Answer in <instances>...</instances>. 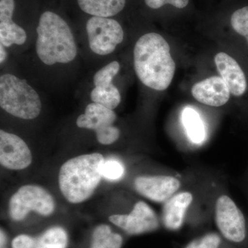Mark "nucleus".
Wrapping results in <instances>:
<instances>
[{
	"mask_svg": "<svg viewBox=\"0 0 248 248\" xmlns=\"http://www.w3.org/2000/svg\"><path fill=\"white\" fill-rule=\"evenodd\" d=\"M133 62L135 73L142 84L158 91L169 87L176 65L169 43L162 36L154 32L141 36L134 47Z\"/></svg>",
	"mask_w": 248,
	"mask_h": 248,
	"instance_id": "f03ea898",
	"label": "nucleus"
},
{
	"mask_svg": "<svg viewBox=\"0 0 248 248\" xmlns=\"http://www.w3.org/2000/svg\"><path fill=\"white\" fill-rule=\"evenodd\" d=\"M147 9L153 11H161L165 7H171L177 11L186 10L190 5L191 0H142Z\"/></svg>",
	"mask_w": 248,
	"mask_h": 248,
	"instance_id": "5701e85b",
	"label": "nucleus"
},
{
	"mask_svg": "<svg viewBox=\"0 0 248 248\" xmlns=\"http://www.w3.org/2000/svg\"><path fill=\"white\" fill-rule=\"evenodd\" d=\"M215 62L221 78L228 86L231 94L241 97L247 90L246 75L238 62L226 53L217 54Z\"/></svg>",
	"mask_w": 248,
	"mask_h": 248,
	"instance_id": "4468645a",
	"label": "nucleus"
},
{
	"mask_svg": "<svg viewBox=\"0 0 248 248\" xmlns=\"http://www.w3.org/2000/svg\"><path fill=\"white\" fill-rule=\"evenodd\" d=\"M35 49L39 60L48 66L68 64L78 57L71 24L58 10L46 9L39 14Z\"/></svg>",
	"mask_w": 248,
	"mask_h": 248,
	"instance_id": "f257e3e1",
	"label": "nucleus"
},
{
	"mask_svg": "<svg viewBox=\"0 0 248 248\" xmlns=\"http://www.w3.org/2000/svg\"><path fill=\"white\" fill-rule=\"evenodd\" d=\"M182 122L191 141L194 143H201L204 141L205 127L197 111L191 108H186L182 112Z\"/></svg>",
	"mask_w": 248,
	"mask_h": 248,
	"instance_id": "a211bd4d",
	"label": "nucleus"
},
{
	"mask_svg": "<svg viewBox=\"0 0 248 248\" xmlns=\"http://www.w3.org/2000/svg\"><path fill=\"white\" fill-rule=\"evenodd\" d=\"M116 120L115 111L92 102L77 119L76 124L80 128L94 130L101 144L110 145L120 137V129L113 125Z\"/></svg>",
	"mask_w": 248,
	"mask_h": 248,
	"instance_id": "0eeeda50",
	"label": "nucleus"
},
{
	"mask_svg": "<svg viewBox=\"0 0 248 248\" xmlns=\"http://www.w3.org/2000/svg\"><path fill=\"white\" fill-rule=\"evenodd\" d=\"M125 169L123 165L116 160L104 161L102 166V177L108 180H118L123 177Z\"/></svg>",
	"mask_w": 248,
	"mask_h": 248,
	"instance_id": "b1692460",
	"label": "nucleus"
},
{
	"mask_svg": "<svg viewBox=\"0 0 248 248\" xmlns=\"http://www.w3.org/2000/svg\"><path fill=\"white\" fill-rule=\"evenodd\" d=\"M215 222L225 239L235 244H241L247 238L246 217L241 209L228 195H221L215 205Z\"/></svg>",
	"mask_w": 248,
	"mask_h": 248,
	"instance_id": "6e6552de",
	"label": "nucleus"
},
{
	"mask_svg": "<svg viewBox=\"0 0 248 248\" xmlns=\"http://www.w3.org/2000/svg\"><path fill=\"white\" fill-rule=\"evenodd\" d=\"M104 161L102 155L95 153L80 155L62 165L59 186L67 201L79 203L91 197L102 179Z\"/></svg>",
	"mask_w": 248,
	"mask_h": 248,
	"instance_id": "7ed1b4c3",
	"label": "nucleus"
},
{
	"mask_svg": "<svg viewBox=\"0 0 248 248\" xmlns=\"http://www.w3.org/2000/svg\"><path fill=\"white\" fill-rule=\"evenodd\" d=\"M55 203L53 196L44 187L37 185L22 186L10 199L9 213L14 221H22L31 211L44 217L54 213Z\"/></svg>",
	"mask_w": 248,
	"mask_h": 248,
	"instance_id": "423d86ee",
	"label": "nucleus"
},
{
	"mask_svg": "<svg viewBox=\"0 0 248 248\" xmlns=\"http://www.w3.org/2000/svg\"><path fill=\"white\" fill-rule=\"evenodd\" d=\"M229 23L233 30L244 37L248 44V4L234 9L229 16Z\"/></svg>",
	"mask_w": 248,
	"mask_h": 248,
	"instance_id": "412c9836",
	"label": "nucleus"
},
{
	"mask_svg": "<svg viewBox=\"0 0 248 248\" xmlns=\"http://www.w3.org/2000/svg\"><path fill=\"white\" fill-rule=\"evenodd\" d=\"M32 162V155L26 142L15 134L0 130V163L10 170L27 169Z\"/></svg>",
	"mask_w": 248,
	"mask_h": 248,
	"instance_id": "9d476101",
	"label": "nucleus"
},
{
	"mask_svg": "<svg viewBox=\"0 0 248 248\" xmlns=\"http://www.w3.org/2000/svg\"><path fill=\"white\" fill-rule=\"evenodd\" d=\"M0 107L14 117L31 120L40 115L42 105L38 93L27 80L4 73L0 76Z\"/></svg>",
	"mask_w": 248,
	"mask_h": 248,
	"instance_id": "20e7f679",
	"label": "nucleus"
},
{
	"mask_svg": "<svg viewBox=\"0 0 248 248\" xmlns=\"http://www.w3.org/2000/svg\"><path fill=\"white\" fill-rule=\"evenodd\" d=\"M16 0H0V45L6 48L22 46L27 42L25 29L15 20Z\"/></svg>",
	"mask_w": 248,
	"mask_h": 248,
	"instance_id": "f8f14e48",
	"label": "nucleus"
},
{
	"mask_svg": "<svg viewBox=\"0 0 248 248\" xmlns=\"http://www.w3.org/2000/svg\"><path fill=\"white\" fill-rule=\"evenodd\" d=\"M109 221L132 236L152 232L159 228L157 215L150 205L141 201L135 204L130 214L112 215L109 217Z\"/></svg>",
	"mask_w": 248,
	"mask_h": 248,
	"instance_id": "1a4fd4ad",
	"label": "nucleus"
},
{
	"mask_svg": "<svg viewBox=\"0 0 248 248\" xmlns=\"http://www.w3.org/2000/svg\"><path fill=\"white\" fill-rule=\"evenodd\" d=\"M78 9L86 16L116 17L126 9L128 0H75Z\"/></svg>",
	"mask_w": 248,
	"mask_h": 248,
	"instance_id": "dca6fc26",
	"label": "nucleus"
},
{
	"mask_svg": "<svg viewBox=\"0 0 248 248\" xmlns=\"http://www.w3.org/2000/svg\"><path fill=\"white\" fill-rule=\"evenodd\" d=\"M134 185L143 197L156 203H164L177 194L181 182L172 176H142L135 179Z\"/></svg>",
	"mask_w": 248,
	"mask_h": 248,
	"instance_id": "9b49d317",
	"label": "nucleus"
},
{
	"mask_svg": "<svg viewBox=\"0 0 248 248\" xmlns=\"http://www.w3.org/2000/svg\"><path fill=\"white\" fill-rule=\"evenodd\" d=\"M6 244H7V236H6L5 232L1 229V232H0V248H4Z\"/></svg>",
	"mask_w": 248,
	"mask_h": 248,
	"instance_id": "cd10ccee",
	"label": "nucleus"
},
{
	"mask_svg": "<svg viewBox=\"0 0 248 248\" xmlns=\"http://www.w3.org/2000/svg\"><path fill=\"white\" fill-rule=\"evenodd\" d=\"M84 27L89 48L99 56L110 55L124 40V28L115 17L87 16Z\"/></svg>",
	"mask_w": 248,
	"mask_h": 248,
	"instance_id": "39448f33",
	"label": "nucleus"
},
{
	"mask_svg": "<svg viewBox=\"0 0 248 248\" xmlns=\"http://www.w3.org/2000/svg\"><path fill=\"white\" fill-rule=\"evenodd\" d=\"M123 243L122 235L113 232L108 225L101 224L93 232L89 248H122Z\"/></svg>",
	"mask_w": 248,
	"mask_h": 248,
	"instance_id": "f3484780",
	"label": "nucleus"
},
{
	"mask_svg": "<svg viewBox=\"0 0 248 248\" xmlns=\"http://www.w3.org/2000/svg\"><path fill=\"white\" fill-rule=\"evenodd\" d=\"M36 239L31 235L18 234L11 241V248H35Z\"/></svg>",
	"mask_w": 248,
	"mask_h": 248,
	"instance_id": "a878e982",
	"label": "nucleus"
},
{
	"mask_svg": "<svg viewBox=\"0 0 248 248\" xmlns=\"http://www.w3.org/2000/svg\"><path fill=\"white\" fill-rule=\"evenodd\" d=\"M193 197L189 192L175 194L165 202L162 210V221L165 228L177 231L184 223L186 212L192 203Z\"/></svg>",
	"mask_w": 248,
	"mask_h": 248,
	"instance_id": "2eb2a0df",
	"label": "nucleus"
},
{
	"mask_svg": "<svg viewBox=\"0 0 248 248\" xmlns=\"http://www.w3.org/2000/svg\"><path fill=\"white\" fill-rule=\"evenodd\" d=\"M90 97L93 103L100 104L111 110H115L122 101L120 90L114 84L94 86L90 93Z\"/></svg>",
	"mask_w": 248,
	"mask_h": 248,
	"instance_id": "6ab92c4d",
	"label": "nucleus"
},
{
	"mask_svg": "<svg viewBox=\"0 0 248 248\" xmlns=\"http://www.w3.org/2000/svg\"><path fill=\"white\" fill-rule=\"evenodd\" d=\"M120 68L118 62L112 61L98 70L93 76L94 86H108L113 84L114 78L118 74Z\"/></svg>",
	"mask_w": 248,
	"mask_h": 248,
	"instance_id": "4be33fe9",
	"label": "nucleus"
},
{
	"mask_svg": "<svg viewBox=\"0 0 248 248\" xmlns=\"http://www.w3.org/2000/svg\"><path fill=\"white\" fill-rule=\"evenodd\" d=\"M68 244L69 237L66 230L62 227L53 226L36 240L35 248H67Z\"/></svg>",
	"mask_w": 248,
	"mask_h": 248,
	"instance_id": "aec40b11",
	"label": "nucleus"
},
{
	"mask_svg": "<svg viewBox=\"0 0 248 248\" xmlns=\"http://www.w3.org/2000/svg\"><path fill=\"white\" fill-rule=\"evenodd\" d=\"M8 58L7 50L6 47L2 45H0V63L2 65Z\"/></svg>",
	"mask_w": 248,
	"mask_h": 248,
	"instance_id": "bb28decb",
	"label": "nucleus"
},
{
	"mask_svg": "<svg viewBox=\"0 0 248 248\" xmlns=\"http://www.w3.org/2000/svg\"><path fill=\"white\" fill-rule=\"evenodd\" d=\"M192 94L196 100L210 107L225 105L231 97V91L221 77L213 76L192 86Z\"/></svg>",
	"mask_w": 248,
	"mask_h": 248,
	"instance_id": "ddd939ff",
	"label": "nucleus"
},
{
	"mask_svg": "<svg viewBox=\"0 0 248 248\" xmlns=\"http://www.w3.org/2000/svg\"><path fill=\"white\" fill-rule=\"evenodd\" d=\"M221 242V238L216 233H208L191 241L186 248H218Z\"/></svg>",
	"mask_w": 248,
	"mask_h": 248,
	"instance_id": "393cba45",
	"label": "nucleus"
}]
</instances>
